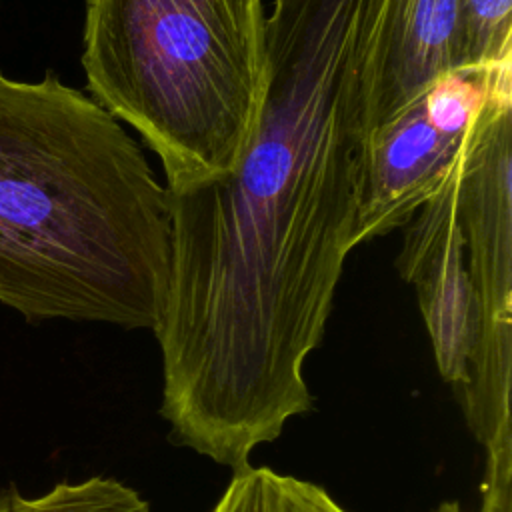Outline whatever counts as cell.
Instances as JSON below:
<instances>
[{
    "instance_id": "cell-1",
    "label": "cell",
    "mask_w": 512,
    "mask_h": 512,
    "mask_svg": "<svg viewBox=\"0 0 512 512\" xmlns=\"http://www.w3.org/2000/svg\"><path fill=\"white\" fill-rule=\"evenodd\" d=\"M386 0H272L264 94L234 166L170 192L160 322L170 440L240 472L312 410L322 342L354 246L374 54Z\"/></svg>"
},
{
    "instance_id": "cell-2",
    "label": "cell",
    "mask_w": 512,
    "mask_h": 512,
    "mask_svg": "<svg viewBox=\"0 0 512 512\" xmlns=\"http://www.w3.org/2000/svg\"><path fill=\"white\" fill-rule=\"evenodd\" d=\"M170 272V192L142 146L54 72L0 70V302L154 330Z\"/></svg>"
},
{
    "instance_id": "cell-3",
    "label": "cell",
    "mask_w": 512,
    "mask_h": 512,
    "mask_svg": "<svg viewBox=\"0 0 512 512\" xmlns=\"http://www.w3.org/2000/svg\"><path fill=\"white\" fill-rule=\"evenodd\" d=\"M90 96L160 158L168 192L226 174L266 80L262 0H84Z\"/></svg>"
},
{
    "instance_id": "cell-4",
    "label": "cell",
    "mask_w": 512,
    "mask_h": 512,
    "mask_svg": "<svg viewBox=\"0 0 512 512\" xmlns=\"http://www.w3.org/2000/svg\"><path fill=\"white\" fill-rule=\"evenodd\" d=\"M456 216L480 326L470 384L458 394L484 450V482L512 480V60L498 66L460 156Z\"/></svg>"
},
{
    "instance_id": "cell-5",
    "label": "cell",
    "mask_w": 512,
    "mask_h": 512,
    "mask_svg": "<svg viewBox=\"0 0 512 512\" xmlns=\"http://www.w3.org/2000/svg\"><path fill=\"white\" fill-rule=\"evenodd\" d=\"M498 66H468L440 76L368 134L354 246L406 226L432 198L458 160Z\"/></svg>"
},
{
    "instance_id": "cell-6",
    "label": "cell",
    "mask_w": 512,
    "mask_h": 512,
    "mask_svg": "<svg viewBox=\"0 0 512 512\" xmlns=\"http://www.w3.org/2000/svg\"><path fill=\"white\" fill-rule=\"evenodd\" d=\"M460 156L440 188L406 224L396 258L400 276L416 290L438 372L456 396L470 384V362L480 326L456 216Z\"/></svg>"
},
{
    "instance_id": "cell-7",
    "label": "cell",
    "mask_w": 512,
    "mask_h": 512,
    "mask_svg": "<svg viewBox=\"0 0 512 512\" xmlns=\"http://www.w3.org/2000/svg\"><path fill=\"white\" fill-rule=\"evenodd\" d=\"M458 68H466L462 0H386L374 54L368 134Z\"/></svg>"
},
{
    "instance_id": "cell-8",
    "label": "cell",
    "mask_w": 512,
    "mask_h": 512,
    "mask_svg": "<svg viewBox=\"0 0 512 512\" xmlns=\"http://www.w3.org/2000/svg\"><path fill=\"white\" fill-rule=\"evenodd\" d=\"M212 512H348L322 486L248 466L232 474Z\"/></svg>"
},
{
    "instance_id": "cell-9",
    "label": "cell",
    "mask_w": 512,
    "mask_h": 512,
    "mask_svg": "<svg viewBox=\"0 0 512 512\" xmlns=\"http://www.w3.org/2000/svg\"><path fill=\"white\" fill-rule=\"evenodd\" d=\"M0 512H152L130 486L114 478L92 476L80 482H58L48 492L24 496L10 486L0 492Z\"/></svg>"
},
{
    "instance_id": "cell-10",
    "label": "cell",
    "mask_w": 512,
    "mask_h": 512,
    "mask_svg": "<svg viewBox=\"0 0 512 512\" xmlns=\"http://www.w3.org/2000/svg\"><path fill=\"white\" fill-rule=\"evenodd\" d=\"M462 42L466 68L512 60V0H462Z\"/></svg>"
},
{
    "instance_id": "cell-11",
    "label": "cell",
    "mask_w": 512,
    "mask_h": 512,
    "mask_svg": "<svg viewBox=\"0 0 512 512\" xmlns=\"http://www.w3.org/2000/svg\"><path fill=\"white\" fill-rule=\"evenodd\" d=\"M432 512H464V510L456 500H444Z\"/></svg>"
}]
</instances>
